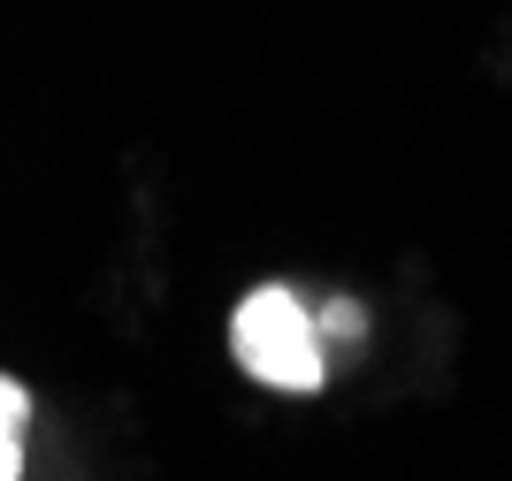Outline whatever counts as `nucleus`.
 <instances>
[{
  "instance_id": "1",
  "label": "nucleus",
  "mask_w": 512,
  "mask_h": 481,
  "mask_svg": "<svg viewBox=\"0 0 512 481\" xmlns=\"http://www.w3.org/2000/svg\"><path fill=\"white\" fill-rule=\"evenodd\" d=\"M230 344H237V367L253 382H268V390H321V329L314 314H306L299 298L283 291V283H268V291H253L245 306H237L230 321Z\"/></svg>"
},
{
  "instance_id": "2",
  "label": "nucleus",
  "mask_w": 512,
  "mask_h": 481,
  "mask_svg": "<svg viewBox=\"0 0 512 481\" xmlns=\"http://www.w3.org/2000/svg\"><path fill=\"white\" fill-rule=\"evenodd\" d=\"M23 428H31V390L0 375V481H23Z\"/></svg>"
}]
</instances>
